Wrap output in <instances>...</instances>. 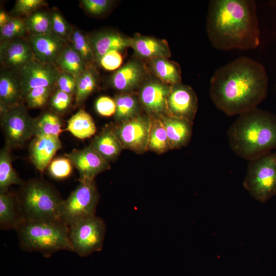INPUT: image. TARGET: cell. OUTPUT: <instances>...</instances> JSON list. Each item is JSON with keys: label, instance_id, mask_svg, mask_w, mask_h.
<instances>
[{"label": "cell", "instance_id": "45", "mask_svg": "<svg viewBox=\"0 0 276 276\" xmlns=\"http://www.w3.org/2000/svg\"><path fill=\"white\" fill-rule=\"evenodd\" d=\"M10 17L6 12L3 10L0 12V29L4 27L11 19Z\"/></svg>", "mask_w": 276, "mask_h": 276}, {"label": "cell", "instance_id": "7", "mask_svg": "<svg viewBox=\"0 0 276 276\" xmlns=\"http://www.w3.org/2000/svg\"><path fill=\"white\" fill-rule=\"evenodd\" d=\"M99 197L95 180L80 182L63 200L60 210V221L69 227L80 220L96 215Z\"/></svg>", "mask_w": 276, "mask_h": 276}, {"label": "cell", "instance_id": "29", "mask_svg": "<svg viewBox=\"0 0 276 276\" xmlns=\"http://www.w3.org/2000/svg\"><path fill=\"white\" fill-rule=\"evenodd\" d=\"M56 64L63 72L77 78L87 68L72 45H66L59 56Z\"/></svg>", "mask_w": 276, "mask_h": 276}, {"label": "cell", "instance_id": "38", "mask_svg": "<svg viewBox=\"0 0 276 276\" xmlns=\"http://www.w3.org/2000/svg\"><path fill=\"white\" fill-rule=\"evenodd\" d=\"M51 17L52 32L65 41L69 40L72 29L61 14L55 11Z\"/></svg>", "mask_w": 276, "mask_h": 276}, {"label": "cell", "instance_id": "6", "mask_svg": "<svg viewBox=\"0 0 276 276\" xmlns=\"http://www.w3.org/2000/svg\"><path fill=\"white\" fill-rule=\"evenodd\" d=\"M243 186L251 197L262 203L276 195V151L249 161Z\"/></svg>", "mask_w": 276, "mask_h": 276}, {"label": "cell", "instance_id": "26", "mask_svg": "<svg viewBox=\"0 0 276 276\" xmlns=\"http://www.w3.org/2000/svg\"><path fill=\"white\" fill-rule=\"evenodd\" d=\"M96 127L90 115L80 109L67 121L66 130L79 139L89 138L96 132Z\"/></svg>", "mask_w": 276, "mask_h": 276}, {"label": "cell", "instance_id": "10", "mask_svg": "<svg viewBox=\"0 0 276 276\" xmlns=\"http://www.w3.org/2000/svg\"><path fill=\"white\" fill-rule=\"evenodd\" d=\"M151 124L150 116L139 114L113 129L124 149L142 153L148 150Z\"/></svg>", "mask_w": 276, "mask_h": 276}, {"label": "cell", "instance_id": "36", "mask_svg": "<svg viewBox=\"0 0 276 276\" xmlns=\"http://www.w3.org/2000/svg\"><path fill=\"white\" fill-rule=\"evenodd\" d=\"M53 87H42L32 89L27 93L23 100L29 108H41L49 101Z\"/></svg>", "mask_w": 276, "mask_h": 276}, {"label": "cell", "instance_id": "37", "mask_svg": "<svg viewBox=\"0 0 276 276\" xmlns=\"http://www.w3.org/2000/svg\"><path fill=\"white\" fill-rule=\"evenodd\" d=\"M73 164L66 156H59L53 159L48 167L50 175L57 179L67 178L72 173Z\"/></svg>", "mask_w": 276, "mask_h": 276}, {"label": "cell", "instance_id": "25", "mask_svg": "<svg viewBox=\"0 0 276 276\" xmlns=\"http://www.w3.org/2000/svg\"><path fill=\"white\" fill-rule=\"evenodd\" d=\"M149 65L155 76L163 83L173 85L181 83L179 66L167 58H155L149 60Z\"/></svg>", "mask_w": 276, "mask_h": 276}, {"label": "cell", "instance_id": "14", "mask_svg": "<svg viewBox=\"0 0 276 276\" xmlns=\"http://www.w3.org/2000/svg\"><path fill=\"white\" fill-rule=\"evenodd\" d=\"M170 86L157 81H149L142 86L139 99L151 118L167 115V100Z\"/></svg>", "mask_w": 276, "mask_h": 276}, {"label": "cell", "instance_id": "4", "mask_svg": "<svg viewBox=\"0 0 276 276\" xmlns=\"http://www.w3.org/2000/svg\"><path fill=\"white\" fill-rule=\"evenodd\" d=\"M21 248L45 257L62 250L71 251L69 227L61 221H23L16 229Z\"/></svg>", "mask_w": 276, "mask_h": 276}, {"label": "cell", "instance_id": "30", "mask_svg": "<svg viewBox=\"0 0 276 276\" xmlns=\"http://www.w3.org/2000/svg\"><path fill=\"white\" fill-rule=\"evenodd\" d=\"M151 118V117H150ZM148 150L157 154L171 150L166 129L160 118H151Z\"/></svg>", "mask_w": 276, "mask_h": 276}, {"label": "cell", "instance_id": "27", "mask_svg": "<svg viewBox=\"0 0 276 276\" xmlns=\"http://www.w3.org/2000/svg\"><path fill=\"white\" fill-rule=\"evenodd\" d=\"M10 149L6 145L0 151V193L8 191L12 185L24 183L12 167Z\"/></svg>", "mask_w": 276, "mask_h": 276}, {"label": "cell", "instance_id": "40", "mask_svg": "<svg viewBox=\"0 0 276 276\" xmlns=\"http://www.w3.org/2000/svg\"><path fill=\"white\" fill-rule=\"evenodd\" d=\"M72 96L57 89L50 99V106L54 111L61 112L65 111L70 106Z\"/></svg>", "mask_w": 276, "mask_h": 276}, {"label": "cell", "instance_id": "44", "mask_svg": "<svg viewBox=\"0 0 276 276\" xmlns=\"http://www.w3.org/2000/svg\"><path fill=\"white\" fill-rule=\"evenodd\" d=\"M83 7L90 13L99 15L105 12L109 7L111 1L108 0H83Z\"/></svg>", "mask_w": 276, "mask_h": 276}, {"label": "cell", "instance_id": "17", "mask_svg": "<svg viewBox=\"0 0 276 276\" xmlns=\"http://www.w3.org/2000/svg\"><path fill=\"white\" fill-rule=\"evenodd\" d=\"M61 147L59 136L51 135L34 136L29 145L30 159L38 170L43 172Z\"/></svg>", "mask_w": 276, "mask_h": 276}, {"label": "cell", "instance_id": "34", "mask_svg": "<svg viewBox=\"0 0 276 276\" xmlns=\"http://www.w3.org/2000/svg\"><path fill=\"white\" fill-rule=\"evenodd\" d=\"M27 32L30 34H43L53 33L51 14L36 11L24 19Z\"/></svg>", "mask_w": 276, "mask_h": 276}, {"label": "cell", "instance_id": "16", "mask_svg": "<svg viewBox=\"0 0 276 276\" xmlns=\"http://www.w3.org/2000/svg\"><path fill=\"white\" fill-rule=\"evenodd\" d=\"M28 40L34 58L44 63L55 64L66 46L65 41L53 33L30 34Z\"/></svg>", "mask_w": 276, "mask_h": 276}, {"label": "cell", "instance_id": "22", "mask_svg": "<svg viewBox=\"0 0 276 276\" xmlns=\"http://www.w3.org/2000/svg\"><path fill=\"white\" fill-rule=\"evenodd\" d=\"M23 221L17 195L7 191L0 193V227L16 229Z\"/></svg>", "mask_w": 276, "mask_h": 276}, {"label": "cell", "instance_id": "3", "mask_svg": "<svg viewBox=\"0 0 276 276\" xmlns=\"http://www.w3.org/2000/svg\"><path fill=\"white\" fill-rule=\"evenodd\" d=\"M232 151L248 161L276 149V114L256 107L239 115L227 131Z\"/></svg>", "mask_w": 276, "mask_h": 276}, {"label": "cell", "instance_id": "35", "mask_svg": "<svg viewBox=\"0 0 276 276\" xmlns=\"http://www.w3.org/2000/svg\"><path fill=\"white\" fill-rule=\"evenodd\" d=\"M27 32L24 20L18 17H11L6 25L0 29L1 40L4 41L22 38Z\"/></svg>", "mask_w": 276, "mask_h": 276}, {"label": "cell", "instance_id": "28", "mask_svg": "<svg viewBox=\"0 0 276 276\" xmlns=\"http://www.w3.org/2000/svg\"><path fill=\"white\" fill-rule=\"evenodd\" d=\"M116 110L114 119L118 123L129 120L139 115L140 101L136 96L129 93H121L114 99Z\"/></svg>", "mask_w": 276, "mask_h": 276}, {"label": "cell", "instance_id": "33", "mask_svg": "<svg viewBox=\"0 0 276 276\" xmlns=\"http://www.w3.org/2000/svg\"><path fill=\"white\" fill-rule=\"evenodd\" d=\"M76 79L75 102L80 104L94 91L97 85V76L92 68H88Z\"/></svg>", "mask_w": 276, "mask_h": 276}, {"label": "cell", "instance_id": "8", "mask_svg": "<svg viewBox=\"0 0 276 276\" xmlns=\"http://www.w3.org/2000/svg\"><path fill=\"white\" fill-rule=\"evenodd\" d=\"M106 231L104 221L96 215L76 222L69 227L71 251L86 257L101 250Z\"/></svg>", "mask_w": 276, "mask_h": 276}, {"label": "cell", "instance_id": "24", "mask_svg": "<svg viewBox=\"0 0 276 276\" xmlns=\"http://www.w3.org/2000/svg\"><path fill=\"white\" fill-rule=\"evenodd\" d=\"M1 105L11 107L22 103L20 83L14 72L2 71L0 75Z\"/></svg>", "mask_w": 276, "mask_h": 276}, {"label": "cell", "instance_id": "21", "mask_svg": "<svg viewBox=\"0 0 276 276\" xmlns=\"http://www.w3.org/2000/svg\"><path fill=\"white\" fill-rule=\"evenodd\" d=\"M131 47L141 58L148 60L155 58H169L171 54L167 42L152 37L135 35L131 38Z\"/></svg>", "mask_w": 276, "mask_h": 276}, {"label": "cell", "instance_id": "19", "mask_svg": "<svg viewBox=\"0 0 276 276\" xmlns=\"http://www.w3.org/2000/svg\"><path fill=\"white\" fill-rule=\"evenodd\" d=\"M144 75L143 65L136 60H131L114 73L111 84L116 90L122 93H128L139 86Z\"/></svg>", "mask_w": 276, "mask_h": 276}, {"label": "cell", "instance_id": "1", "mask_svg": "<svg viewBox=\"0 0 276 276\" xmlns=\"http://www.w3.org/2000/svg\"><path fill=\"white\" fill-rule=\"evenodd\" d=\"M268 85L265 67L242 56L214 72L210 96L214 105L226 115H239L257 107L266 97Z\"/></svg>", "mask_w": 276, "mask_h": 276}, {"label": "cell", "instance_id": "18", "mask_svg": "<svg viewBox=\"0 0 276 276\" xmlns=\"http://www.w3.org/2000/svg\"><path fill=\"white\" fill-rule=\"evenodd\" d=\"M88 38L94 51L96 62H97L109 51H121L131 45V38L114 31L98 32Z\"/></svg>", "mask_w": 276, "mask_h": 276}, {"label": "cell", "instance_id": "32", "mask_svg": "<svg viewBox=\"0 0 276 276\" xmlns=\"http://www.w3.org/2000/svg\"><path fill=\"white\" fill-rule=\"evenodd\" d=\"M69 40L76 51L80 56L87 68H92L96 61L95 55L89 38L86 37L79 30H72Z\"/></svg>", "mask_w": 276, "mask_h": 276}, {"label": "cell", "instance_id": "39", "mask_svg": "<svg viewBox=\"0 0 276 276\" xmlns=\"http://www.w3.org/2000/svg\"><path fill=\"white\" fill-rule=\"evenodd\" d=\"M44 4L45 2L42 0H18L14 5L12 12L17 15L29 16Z\"/></svg>", "mask_w": 276, "mask_h": 276}, {"label": "cell", "instance_id": "20", "mask_svg": "<svg viewBox=\"0 0 276 276\" xmlns=\"http://www.w3.org/2000/svg\"><path fill=\"white\" fill-rule=\"evenodd\" d=\"M160 118L166 129L171 150L180 149L188 144L192 133V121L167 115Z\"/></svg>", "mask_w": 276, "mask_h": 276}, {"label": "cell", "instance_id": "41", "mask_svg": "<svg viewBox=\"0 0 276 276\" xmlns=\"http://www.w3.org/2000/svg\"><path fill=\"white\" fill-rule=\"evenodd\" d=\"M122 60L120 51L112 50L102 56L98 63L105 70L113 71L121 66Z\"/></svg>", "mask_w": 276, "mask_h": 276}, {"label": "cell", "instance_id": "13", "mask_svg": "<svg viewBox=\"0 0 276 276\" xmlns=\"http://www.w3.org/2000/svg\"><path fill=\"white\" fill-rule=\"evenodd\" d=\"M78 170L80 182L95 180L99 174L110 168L109 163L90 145L82 149H74L65 154Z\"/></svg>", "mask_w": 276, "mask_h": 276}, {"label": "cell", "instance_id": "23", "mask_svg": "<svg viewBox=\"0 0 276 276\" xmlns=\"http://www.w3.org/2000/svg\"><path fill=\"white\" fill-rule=\"evenodd\" d=\"M90 145L108 162L116 159L124 149L113 129L109 127L96 135Z\"/></svg>", "mask_w": 276, "mask_h": 276}, {"label": "cell", "instance_id": "15", "mask_svg": "<svg viewBox=\"0 0 276 276\" xmlns=\"http://www.w3.org/2000/svg\"><path fill=\"white\" fill-rule=\"evenodd\" d=\"M0 58L6 66L18 71L35 59L28 40L22 38L1 42Z\"/></svg>", "mask_w": 276, "mask_h": 276}, {"label": "cell", "instance_id": "9", "mask_svg": "<svg viewBox=\"0 0 276 276\" xmlns=\"http://www.w3.org/2000/svg\"><path fill=\"white\" fill-rule=\"evenodd\" d=\"M34 122L22 103L11 107L1 105V126L6 145L10 148L22 146L34 136Z\"/></svg>", "mask_w": 276, "mask_h": 276}, {"label": "cell", "instance_id": "43", "mask_svg": "<svg viewBox=\"0 0 276 276\" xmlns=\"http://www.w3.org/2000/svg\"><path fill=\"white\" fill-rule=\"evenodd\" d=\"M56 84L58 89L72 96L76 90V79L68 73L60 72Z\"/></svg>", "mask_w": 276, "mask_h": 276}, {"label": "cell", "instance_id": "11", "mask_svg": "<svg viewBox=\"0 0 276 276\" xmlns=\"http://www.w3.org/2000/svg\"><path fill=\"white\" fill-rule=\"evenodd\" d=\"M22 98L31 89L54 87L60 73L55 64L42 63L34 59L19 71Z\"/></svg>", "mask_w": 276, "mask_h": 276}, {"label": "cell", "instance_id": "31", "mask_svg": "<svg viewBox=\"0 0 276 276\" xmlns=\"http://www.w3.org/2000/svg\"><path fill=\"white\" fill-rule=\"evenodd\" d=\"M61 121L58 116L46 112L34 119V136L51 135L59 136L63 131Z\"/></svg>", "mask_w": 276, "mask_h": 276}, {"label": "cell", "instance_id": "42", "mask_svg": "<svg viewBox=\"0 0 276 276\" xmlns=\"http://www.w3.org/2000/svg\"><path fill=\"white\" fill-rule=\"evenodd\" d=\"M96 111L103 117H110L114 114L116 110L115 101L108 96H101L95 103Z\"/></svg>", "mask_w": 276, "mask_h": 276}, {"label": "cell", "instance_id": "2", "mask_svg": "<svg viewBox=\"0 0 276 276\" xmlns=\"http://www.w3.org/2000/svg\"><path fill=\"white\" fill-rule=\"evenodd\" d=\"M206 28L212 45L217 50H250L260 43L257 5L254 0L211 1Z\"/></svg>", "mask_w": 276, "mask_h": 276}, {"label": "cell", "instance_id": "46", "mask_svg": "<svg viewBox=\"0 0 276 276\" xmlns=\"http://www.w3.org/2000/svg\"><path fill=\"white\" fill-rule=\"evenodd\" d=\"M275 90H276V84H275Z\"/></svg>", "mask_w": 276, "mask_h": 276}, {"label": "cell", "instance_id": "12", "mask_svg": "<svg viewBox=\"0 0 276 276\" xmlns=\"http://www.w3.org/2000/svg\"><path fill=\"white\" fill-rule=\"evenodd\" d=\"M198 99L189 86L179 83L171 85L167 100V115L192 121L198 108Z\"/></svg>", "mask_w": 276, "mask_h": 276}, {"label": "cell", "instance_id": "5", "mask_svg": "<svg viewBox=\"0 0 276 276\" xmlns=\"http://www.w3.org/2000/svg\"><path fill=\"white\" fill-rule=\"evenodd\" d=\"M23 221H60L63 199L55 188L34 179L21 186L17 195Z\"/></svg>", "mask_w": 276, "mask_h": 276}]
</instances>
